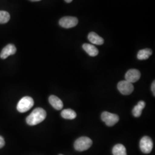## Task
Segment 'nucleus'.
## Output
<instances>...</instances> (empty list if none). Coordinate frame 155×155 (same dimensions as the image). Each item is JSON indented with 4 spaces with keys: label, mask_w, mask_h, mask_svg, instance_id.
Returning <instances> with one entry per match:
<instances>
[{
    "label": "nucleus",
    "mask_w": 155,
    "mask_h": 155,
    "mask_svg": "<svg viewBox=\"0 0 155 155\" xmlns=\"http://www.w3.org/2000/svg\"><path fill=\"white\" fill-rule=\"evenodd\" d=\"M141 77V74L137 69H130L125 74V81L130 83H134L138 81Z\"/></svg>",
    "instance_id": "8"
},
{
    "label": "nucleus",
    "mask_w": 155,
    "mask_h": 155,
    "mask_svg": "<svg viewBox=\"0 0 155 155\" xmlns=\"http://www.w3.org/2000/svg\"><path fill=\"white\" fill-rule=\"evenodd\" d=\"M113 155H127L125 147L122 144L116 145L112 150Z\"/></svg>",
    "instance_id": "15"
},
{
    "label": "nucleus",
    "mask_w": 155,
    "mask_h": 155,
    "mask_svg": "<svg viewBox=\"0 0 155 155\" xmlns=\"http://www.w3.org/2000/svg\"><path fill=\"white\" fill-rule=\"evenodd\" d=\"M10 15L6 11H0V24H5L10 20Z\"/></svg>",
    "instance_id": "17"
},
{
    "label": "nucleus",
    "mask_w": 155,
    "mask_h": 155,
    "mask_svg": "<svg viewBox=\"0 0 155 155\" xmlns=\"http://www.w3.org/2000/svg\"><path fill=\"white\" fill-rule=\"evenodd\" d=\"M34 105L33 100L30 97H24L18 102L17 109L20 113H25L30 110Z\"/></svg>",
    "instance_id": "2"
},
{
    "label": "nucleus",
    "mask_w": 155,
    "mask_h": 155,
    "mask_svg": "<svg viewBox=\"0 0 155 155\" xmlns=\"http://www.w3.org/2000/svg\"><path fill=\"white\" fill-rule=\"evenodd\" d=\"M31 1H32V2H37V1H40L41 0H29Z\"/></svg>",
    "instance_id": "21"
},
{
    "label": "nucleus",
    "mask_w": 155,
    "mask_h": 155,
    "mask_svg": "<svg viewBox=\"0 0 155 155\" xmlns=\"http://www.w3.org/2000/svg\"><path fill=\"white\" fill-rule=\"evenodd\" d=\"M82 47L90 56H96L99 53L98 50L93 45L85 43L83 45Z\"/></svg>",
    "instance_id": "12"
},
{
    "label": "nucleus",
    "mask_w": 155,
    "mask_h": 155,
    "mask_svg": "<svg viewBox=\"0 0 155 155\" xmlns=\"http://www.w3.org/2000/svg\"><path fill=\"white\" fill-rule=\"evenodd\" d=\"M49 102L50 104L56 110H60L63 107V102L55 95H51L49 97Z\"/></svg>",
    "instance_id": "10"
},
{
    "label": "nucleus",
    "mask_w": 155,
    "mask_h": 155,
    "mask_svg": "<svg viewBox=\"0 0 155 155\" xmlns=\"http://www.w3.org/2000/svg\"><path fill=\"white\" fill-rule=\"evenodd\" d=\"M153 141L148 136H144L140 142V148L144 153H150L153 148Z\"/></svg>",
    "instance_id": "6"
},
{
    "label": "nucleus",
    "mask_w": 155,
    "mask_h": 155,
    "mask_svg": "<svg viewBox=\"0 0 155 155\" xmlns=\"http://www.w3.org/2000/svg\"><path fill=\"white\" fill-rule=\"evenodd\" d=\"M92 144V140L89 137H81L75 141L74 148L78 151L82 152L88 150Z\"/></svg>",
    "instance_id": "3"
},
{
    "label": "nucleus",
    "mask_w": 155,
    "mask_h": 155,
    "mask_svg": "<svg viewBox=\"0 0 155 155\" xmlns=\"http://www.w3.org/2000/svg\"><path fill=\"white\" fill-rule=\"evenodd\" d=\"M78 20L75 17L65 16L61 18L59 21V25L64 28H71L77 25Z\"/></svg>",
    "instance_id": "5"
},
{
    "label": "nucleus",
    "mask_w": 155,
    "mask_h": 155,
    "mask_svg": "<svg viewBox=\"0 0 155 155\" xmlns=\"http://www.w3.org/2000/svg\"><path fill=\"white\" fill-rule=\"evenodd\" d=\"M101 119L108 127H112L116 124L119 121V117L116 114L107 111H104L101 114Z\"/></svg>",
    "instance_id": "4"
},
{
    "label": "nucleus",
    "mask_w": 155,
    "mask_h": 155,
    "mask_svg": "<svg viewBox=\"0 0 155 155\" xmlns=\"http://www.w3.org/2000/svg\"><path fill=\"white\" fill-rule=\"evenodd\" d=\"M155 81H153V82L152 84V91L153 92V94L154 95H155Z\"/></svg>",
    "instance_id": "19"
},
{
    "label": "nucleus",
    "mask_w": 155,
    "mask_h": 155,
    "mask_svg": "<svg viewBox=\"0 0 155 155\" xmlns=\"http://www.w3.org/2000/svg\"><path fill=\"white\" fill-rule=\"evenodd\" d=\"M5 145V140L4 138L0 136V148H2Z\"/></svg>",
    "instance_id": "18"
},
{
    "label": "nucleus",
    "mask_w": 155,
    "mask_h": 155,
    "mask_svg": "<svg viewBox=\"0 0 155 155\" xmlns=\"http://www.w3.org/2000/svg\"><path fill=\"white\" fill-rule=\"evenodd\" d=\"M61 116L63 118L67 120H73L77 117V114L75 111L70 109H65L61 111Z\"/></svg>",
    "instance_id": "16"
},
{
    "label": "nucleus",
    "mask_w": 155,
    "mask_h": 155,
    "mask_svg": "<svg viewBox=\"0 0 155 155\" xmlns=\"http://www.w3.org/2000/svg\"><path fill=\"white\" fill-rule=\"evenodd\" d=\"M89 41L93 45H102L104 43V40L98 35L94 32H91L88 35Z\"/></svg>",
    "instance_id": "11"
},
{
    "label": "nucleus",
    "mask_w": 155,
    "mask_h": 155,
    "mask_svg": "<svg viewBox=\"0 0 155 155\" xmlns=\"http://www.w3.org/2000/svg\"><path fill=\"white\" fill-rule=\"evenodd\" d=\"M47 116L46 111L41 107L34 109L26 118V122L29 125H36L43 122Z\"/></svg>",
    "instance_id": "1"
},
{
    "label": "nucleus",
    "mask_w": 155,
    "mask_h": 155,
    "mask_svg": "<svg viewBox=\"0 0 155 155\" xmlns=\"http://www.w3.org/2000/svg\"><path fill=\"white\" fill-rule=\"evenodd\" d=\"M145 106V103L144 101H139L137 105L135 106L132 110L133 116L135 117H139L141 115L142 111Z\"/></svg>",
    "instance_id": "13"
},
{
    "label": "nucleus",
    "mask_w": 155,
    "mask_h": 155,
    "mask_svg": "<svg viewBox=\"0 0 155 155\" xmlns=\"http://www.w3.org/2000/svg\"><path fill=\"white\" fill-rule=\"evenodd\" d=\"M152 54V51L150 48H145L143 50L139 51L137 54V59L139 60L143 61V60H146L148 59L150 56Z\"/></svg>",
    "instance_id": "14"
},
{
    "label": "nucleus",
    "mask_w": 155,
    "mask_h": 155,
    "mask_svg": "<svg viewBox=\"0 0 155 155\" xmlns=\"http://www.w3.org/2000/svg\"><path fill=\"white\" fill-rule=\"evenodd\" d=\"M16 52V48L13 45L9 44L5 46L0 54V58L1 59H5L9 56L14 55Z\"/></svg>",
    "instance_id": "9"
},
{
    "label": "nucleus",
    "mask_w": 155,
    "mask_h": 155,
    "mask_svg": "<svg viewBox=\"0 0 155 155\" xmlns=\"http://www.w3.org/2000/svg\"><path fill=\"white\" fill-rule=\"evenodd\" d=\"M117 88L119 91L124 95H129L133 91V84L127 81H122L118 83Z\"/></svg>",
    "instance_id": "7"
},
{
    "label": "nucleus",
    "mask_w": 155,
    "mask_h": 155,
    "mask_svg": "<svg viewBox=\"0 0 155 155\" xmlns=\"http://www.w3.org/2000/svg\"></svg>",
    "instance_id": "22"
},
{
    "label": "nucleus",
    "mask_w": 155,
    "mask_h": 155,
    "mask_svg": "<svg viewBox=\"0 0 155 155\" xmlns=\"http://www.w3.org/2000/svg\"><path fill=\"white\" fill-rule=\"evenodd\" d=\"M67 3H70L72 1V0H64Z\"/></svg>",
    "instance_id": "20"
}]
</instances>
